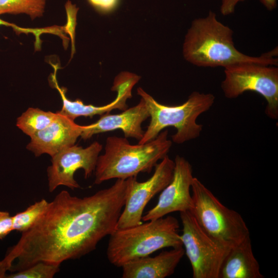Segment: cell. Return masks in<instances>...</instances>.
I'll list each match as a JSON object with an SVG mask.
<instances>
[{"mask_svg":"<svg viewBox=\"0 0 278 278\" xmlns=\"http://www.w3.org/2000/svg\"><path fill=\"white\" fill-rule=\"evenodd\" d=\"M128 192L127 179L82 198L58 193L36 223L22 233L2 259L11 272L43 262L61 265L94 250L116 229Z\"/></svg>","mask_w":278,"mask_h":278,"instance_id":"obj_1","label":"cell"},{"mask_svg":"<svg viewBox=\"0 0 278 278\" xmlns=\"http://www.w3.org/2000/svg\"><path fill=\"white\" fill-rule=\"evenodd\" d=\"M233 30L218 21L209 11L203 18L192 22L185 35L183 46L185 59L200 67L222 66L250 63L277 66V48L257 57L245 55L235 46Z\"/></svg>","mask_w":278,"mask_h":278,"instance_id":"obj_2","label":"cell"},{"mask_svg":"<svg viewBox=\"0 0 278 278\" xmlns=\"http://www.w3.org/2000/svg\"><path fill=\"white\" fill-rule=\"evenodd\" d=\"M168 134L167 130L162 131L152 141L136 145L131 144L126 137H108L105 152L97 159L94 183L150 173L170 150L172 142L168 138Z\"/></svg>","mask_w":278,"mask_h":278,"instance_id":"obj_3","label":"cell"},{"mask_svg":"<svg viewBox=\"0 0 278 278\" xmlns=\"http://www.w3.org/2000/svg\"><path fill=\"white\" fill-rule=\"evenodd\" d=\"M140 224L116 229L110 235L107 249L109 262L121 267L132 260L150 255L165 248L183 247L178 219L172 216Z\"/></svg>","mask_w":278,"mask_h":278,"instance_id":"obj_4","label":"cell"},{"mask_svg":"<svg viewBox=\"0 0 278 278\" xmlns=\"http://www.w3.org/2000/svg\"><path fill=\"white\" fill-rule=\"evenodd\" d=\"M137 92L144 101L150 117L139 144L152 141L169 127H173L177 130L171 136V141L176 144H181L196 139L200 136L203 128L197 119L212 107L215 99L212 94L195 91L182 104L167 106L158 102L141 88H138Z\"/></svg>","mask_w":278,"mask_h":278,"instance_id":"obj_5","label":"cell"},{"mask_svg":"<svg viewBox=\"0 0 278 278\" xmlns=\"http://www.w3.org/2000/svg\"><path fill=\"white\" fill-rule=\"evenodd\" d=\"M193 206L189 211L200 227L222 245L232 248L250 236L239 213L224 205L198 178L191 186Z\"/></svg>","mask_w":278,"mask_h":278,"instance_id":"obj_6","label":"cell"},{"mask_svg":"<svg viewBox=\"0 0 278 278\" xmlns=\"http://www.w3.org/2000/svg\"><path fill=\"white\" fill-rule=\"evenodd\" d=\"M221 87L225 97H238L246 91L261 95L266 100V114L278 118V68L276 66L244 63L224 68Z\"/></svg>","mask_w":278,"mask_h":278,"instance_id":"obj_7","label":"cell"},{"mask_svg":"<svg viewBox=\"0 0 278 278\" xmlns=\"http://www.w3.org/2000/svg\"><path fill=\"white\" fill-rule=\"evenodd\" d=\"M184 251L194 278H219L222 263L231 248L214 239L199 225L189 211L180 212Z\"/></svg>","mask_w":278,"mask_h":278,"instance_id":"obj_8","label":"cell"},{"mask_svg":"<svg viewBox=\"0 0 278 278\" xmlns=\"http://www.w3.org/2000/svg\"><path fill=\"white\" fill-rule=\"evenodd\" d=\"M174 166V161L167 155L157 164L153 175L147 180L138 182L136 177L127 179V195L116 229L127 228L142 223L143 212L147 203L171 181Z\"/></svg>","mask_w":278,"mask_h":278,"instance_id":"obj_9","label":"cell"},{"mask_svg":"<svg viewBox=\"0 0 278 278\" xmlns=\"http://www.w3.org/2000/svg\"><path fill=\"white\" fill-rule=\"evenodd\" d=\"M102 145L95 141L83 148L74 145L51 157V164L47 168L48 190L54 192L58 186H65L72 189L80 186L74 179L75 172L82 169L87 179L95 171Z\"/></svg>","mask_w":278,"mask_h":278,"instance_id":"obj_10","label":"cell"},{"mask_svg":"<svg viewBox=\"0 0 278 278\" xmlns=\"http://www.w3.org/2000/svg\"><path fill=\"white\" fill-rule=\"evenodd\" d=\"M172 179L161 191L157 204L143 216L147 221L157 219L175 212L190 211L193 198L190 193L194 177L191 164L184 157L177 155Z\"/></svg>","mask_w":278,"mask_h":278,"instance_id":"obj_11","label":"cell"},{"mask_svg":"<svg viewBox=\"0 0 278 278\" xmlns=\"http://www.w3.org/2000/svg\"><path fill=\"white\" fill-rule=\"evenodd\" d=\"M57 113L56 118L47 127L30 137L26 148L35 156L46 153L52 157L75 145L78 138L80 137L83 126Z\"/></svg>","mask_w":278,"mask_h":278,"instance_id":"obj_12","label":"cell"},{"mask_svg":"<svg viewBox=\"0 0 278 278\" xmlns=\"http://www.w3.org/2000/svg\"><path fill=\"white\" fill-rule=\"evenodd\" d=\"M149 116L146 104L141 98L137 105L120 113L105 114L100 115L96 122L83 126L80 137L87 140L97 134L120 129L124 132L125 137H132L139 141L145 131L142 128V124Z\"/></svg>","mask_w":278,"mask_h":278,"instance_id":"obj_13","label":"cell"},{"mask_svg":"<svg viewBox=\"0 0 278 278\" xmlns=\"http://www.w3.org/2000/svg\"><path fill=\"white\" fill-rule=\"evenodd\" d=\"M185 254L183 247L172 248L151 257L137 258L124 265L123 278H165L172 275Z\"/></svg>","mask_w":278,"mask_h":278,"instance_id":"obj_14","label":"cell"},{"mask_svg":"<svg viewBox=\"0 0 278 278\" xmlns=\"http://www.w3.org/2000/svg\"><path fill=\"white\" fill-rule=\"evenodd\" d=\"M253 252L250 236L231 248L221 266L219 278H263Z\"/></svg>","mask_w":278,"mask_h":278,"instance_id":"obj_15","label":"cell"},{"mask_svg":"<svg viewBox=\"0 0 278 278\" xmlns=\"http://www.w3.org/2000/svg\"><path fill=\"white\" fill-rule=\"evenodd\" d=\"M55 75V85L58 90L62 100V107L60 111L57 113L66 116L72 120L79 116L89 117L92 118L95 115H101L105 114L110 113L114 109L124 111L128 108L126 103L128 99L132 97L131 91L121 89L116 90L117 96L115 99L110 103L102 106H95L92 105H85L79 99L72 101L68 99L65 95V91L63 88L58 86Z\"/></svg>","mask_w":278,"mask_h":278,"instance_id":"obj_16","label":"cell"},{"mask_svg":"<svg viewBox=\"0 0 278 278\" xmlns=\"http://www.w3.org/2000/svg\"><path fill=\"white\" fill-rule=\"evenodd\" d=\"M57 115V112L29 108L17 118L16 125L25 134L31 137L47 127Z\"/></svg>","mask_w":278,"mask_h":278,"instance_id":"obj_17","label":"cell"},{"mask_svg":"<svg viewBox=\"0 0 278 278\" xmlns=\"http://www.w3.org/2000/svg\"><path fill=\"white\" fill-rule=\"evenodd\" d=\"M46 0H0V15L25 13L32 19L41 16Z\"/></svg>","mask_w":278,"mask_h":278,"instance_id":"obj_18","label":"cell"},{"mask_svg":"<svg viewBox=\"0 0 278 278\" xmlns=\"http://www.w3.org/2000/svg\"><path fill=\"white\" fill-rule=\"evenodd\" d=\"M48 203L43 198L13 216V231L23 233L29 230L45 211Z\"/></svg>","mask_w":278,"mask_h":278,"instance_id":"obj_19","label":"cell"},{"mask_svg":"<svg viewBox=\"0 0 278 278\" xmlns=\"http://www.w3.org/2000/svg\"><path fill=\"white\" fill-rule=\"evenodd\" d=\"M60 265L38 262L23 270L7 274L6 278H53L60 271Z\"/></svg>","mask_w":278,"mask_h":278,"instance_id":"obj_20","label":"cell"},{"mask_svg":"<svg viewBox=\"0 0 278 278\" xmlns=\"http://www.w3.org/2000/svg\"><path fill=\"white\" fill-rule=\"evenodd\" d=\"M12 231V216L8 212L0 210V240L5 238Z\"/></svg>","mask_w":278,"mask_h":278,"instance_id":"obj_21","label":"cell"},{"mask_svg":"<svg viewBox=\"0 0 278 278\" xmlns=\"http://www.w3.org/2000/svg\"><path fill=\"white\" fill-rule=\"evenodd\" d=\"M90 4L97 11L107 13L114 10L119 0H88Z\"/></svg>","mask_w":278,"mask_h":278,"instance_id":"obj_22","label":"cell"},{"mask_svg":"<svg viewBox=\"0 0 278 278\" xmlns=\"http://www.w3.org/2000/svg\"><path fill=\"white\" fill-rule=\"evenodd\" d=\"M244 0H221L220 12L223 15H228L233 13L237 4Z\"/></svg>","mask_w":278,"mask_h":278,"instance_id":"obj_23","label":"cell"},{"mask_svg":"<svg viewBox=\"0 0 278 278\" xmlns=\"http://www.w3.org/2000/svg\"><path fill=\"white\" fill-rule=\"evenodd\" d=\"M260 2L269 11H272L276 7L277 0H259Z\"/></svg>","mask_w":278,"mask_h":278,"instance_id":"obj_24","label":"cell"},{"mask_svg":"<svg viewBox=\"0 0 278 278\" xmlns=\"http://www.w3.org/2000/svg\"><path fill=\"white\" fill-rule=\"evenodd\" d=\"M7 271H8L7 266L2 260H0V278H6Z\"/></svg>","mask_w":278,"mask_h":278,"instance_id":"obj_25","label":"cell"},{"mask_svg":"<svg viewBox=\"0 0 278 278\" xmlns=\"http://www.w3.org/2000/svg\"><path fill=\"white\" fill-rule=\"evenodd\" d=\"M0 25H6V26H10V27H12L15 30V31H18V32L19 31L22 32V31H23V30H25V31L27 30V29H22V28H21L20 27H19L15 26L14 24H12L11 23L7 22L4 21V20H2L1 19H0Z\"/></svg>","mask_w":278,"mask_h":278,"instance_id":"obj_26","label":"cell"}]
</instances>
